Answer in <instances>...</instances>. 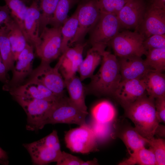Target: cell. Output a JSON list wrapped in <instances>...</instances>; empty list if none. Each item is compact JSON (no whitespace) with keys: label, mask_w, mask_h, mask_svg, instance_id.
Wrapping results in <instances>:
<instances>
[{"label":"cell","mask_w":165,"mask_h":165,"mask_svg":"<svg viewBox=\"0 0 165 165\" xmlns=\"http://www.w3.org/2000/svg\"><path fill=\"white\" fill-rule=\"evenodd\" d=\"M147 94L122 107L125 116L134 124L136 131L150 140L154 138L160 122L156 116L155 99Z\"/></svg>","instance_id":"obj_1"},{"label":"cell","mask_w":165,"mask_h":165,"mask_svg":"<svg viewBox=\"0 0 165 165\" xmlns=\"http://www.w3.org/2000/svg\"><path fill=\"white\" fill-rule=\"evenodd\" d=\"M98 72L90 78L87 88L97 95L113 97L121 81L117 57L114 54L105 51Z\"/></svg>","instance_id":"obj_2"},{"label":"cell","mask_w":165,"mask_h":165,"mask_svg":"<svg viewBox=\"0 0 165 165\" xmlns=\"http://www.w3.org/2000/svg\"><path fill=\"white\" fill-rule=\"evenodd\" d=\"M121 28L116 15L101 12L98 21L89 32V42L91 47L103 54Z\"/></svg>","instance_id":"obj_3"},{"label":"cell","mask_w":165,"mask_h":165,"mask_svg":"<svg viewBox=\"0 0 165 165\" xmlns=\"http://www.w3.org/2000/svg\"><path fill=\"white\" fill-rule=\"evenodd\" d=\"M87 112L81 111L64 96L54 101L48 112L43 126L48 124H73L80 126L86 124Z\"/></svg>","instance_id":"obj_4"},{"label":"cell","mask_w":165,"mask_h":165,"mask_svg":"<svg viewBox=\"0 0 165 165\" xmlns=\"http://www.w3.org/2000/svg\"><path fill=\"white\" fill-rule=\"evenodd\" d=\"M144 36L138 31L126 30L119 32L110 42V45L117 57H142L147 51L144 48Z\"/></svg>","instance_id":"obj_5"},{"label":"cell","mask_w":165,"mask_h":165,"mask_svg":"<svg viewBox=\"0 0 165 165\" xmlns=\"http://www.w3.org/2000/svg\"><path fill=\"white\" fill-rule=\"evenodd\" d=\"M13 97L27 114V129L36 131L42 129L44 123L54 101L19 96Z\"/></svg>","instance_id":"obj_6"},{"label":"cell","mask_w":165,"mask_h":165,"mask_svg":"<svg viewBox=\"0 0 165 165\" xmlns=\"http://www.w3.org/2000/svg\"><path fill=\"white\" fill-rule=\"evenodd\" d=\"M79 2L78 28L74 37L69 42L71 45L83 42L86 34L97 22L101 12L97 0H80Z\"/></svg>","instance_id":"obj_7"},{"label":"cell","mask_w":165,"mask_h":165,"mask_svg":"<svg viewBox=\"0 0 165 165\" xmlns=\"http://www.w3.org/2000/svg\"><path fill=\"white\" fill-rule=\"evenodd\" d=\"M61 63L59 59L53 68L50 66V63L41 61L39 65L33 70L29 79L42 84L57 97L63 96L65 85L64 80L59 72Z\"/></svg>","instance_id":"obj_8"},{"label":"cell","mask_w":165,"mask_h":165,"mask_svg":"<svg viewBox=\"0 0 165 165\" xmlns=\"http://www.w3.org/2000/svg\"><path fill=\"white\" fill-rule=\"evenodd\" d=\"M64 139L67 147L73 152L86 154L97 150L95 136L86 123L68 131Z\"/></svg>","instance_id":"obj_9"},{"label":"cell","mask_w":165,"mask_h":165,"mask_svg":"<svg viewBox=\"0 0 165 165\" xmlns=\"http://www.w3.org/2000/svg\"><path fill=\"white\" fill-rule=\"evenodd\" d=\"M61 27H46L40 33L41 42L35 49L41 61L50 63L61 54Z\"/></svg>","instance_id":"obj_10"},{"label":"cell","mask_w":165,"mask_h":165,"mask_svg":"<svg viewBox=\"0 0 165 165\" xmlns=\"http://www.w3.org/2000/svg\"><path fill=\"white\" fill-rule=\"evenodd\" d=\"M34 57L33 46L28 43L20 54L16 64L12 70V79L5 83L3 90L8 91L20 85L33 71L32 64Z\"/></svg>","instance_id":"obj_11"},{"label":"cell","mask_w":165,"mask_h":165,"mask_svg":"<svg viewBox=\"0 0 165 165\" xmlns=\"http://www.w3.org/2000/svg\"><path fill=\"white\" fill-rule=\"evenodd\" d=\"M147 5L145 0H128L117 15L121 28L137 30L144 18Z\"/></svg>","instance_id":"obj_12"},{"label":"cell","mask_w":165,"mask_h":165,"mask_svg":"<svg viewBox=\"0 0 165 165\" xmlns=\"http://www.w3.org/2000/svg\"><path fill=\"white\" fill-rule=\"evenodd\" d=\"M147 3L144 18L137 30L145 39L153 35L165 34V9Z\"/></svg>","instance_id":"obj_13"},{"label":"cell","mask_w":165,"mask_h":165,"mask_svg":"<svg viewBox=\"0 0 165 165\" xmlns=\"http://www.w3.org/2000/svg\"><path fill=\"white\" fill-rule=\"evenodd\" d=\"M121 81L142 79L152 70L141 57L131 56L117 57Z\"/></svg>","instance_id":"obj_14"},{"label":"cell","mask_w":165,"mask_h":165,"mask_svg":"<svg viewBox=\"0 0 165 165\" xmlns=\"http://www.w3.org/2000/svg\"><path fill=\"white\" fill-rule=\"evenodd\" d=\"M143 79L122 80L113 97L122 106L131 103L146 93Z\"/></svg>","instance_id":"obj_15"},{"label":"cell","mask_w":165,"mask_h":165,"mask_svg":"<svg viewBox=\"0 0 165 165\" xmlns=\"http://www.w3.org/2000/svg\"><path fill=\"white\" fill-rule=\"evenodd\" d=\"M38 2L33 0L28 7L24 20L25 37L28 42L35 49L41 42L39 31L41 13Z\"/></svg>","instance_id":"obj_16"},{"label":"cell","mask_w":165,"mask_h":165,"mask_svg":"<svg viewBox=\"0 0 165 165\" xmlns=\"http://www.w3.org/2000/svg\"><path fill=\"white\" fill-rule=\"evenodd\" d=\"M8 91L13 96L45 100L54 101L59 97L40 83L29 79L24 84L20 85Z\"/></svg>","instance_id":"obj_17"},{"label":"cell","mask_w":165,"mask_h":165,"mask_svg":"<svg viewBox=\"0 0 165 165\" xmlns=\"http://www.w3.org/2000/svg\"><path fill=\"white\" fill-rule=\"evenodd\" d=\"M86 42L75 44L73 47L68 46L61 54L59 58L61 63V70L69 75H75L83 60V53Z\"/></svg>","instance_id":"obj_18"},{"label":"cell","mask_w":165,"mask_h":165,"mask_svg":"<svg viewBox=\"0 0 165 165\" xmlns=\"http://www.w3.org/2000/svg\"><path fill=\"white\" fill-rule=\"evenodd\" d=\"M23 145L30 154L33 164L35 165H46L57 162L62 154V151L46 146L39 140Z\"/></svg>","instance_id":"obj_19"},{"label":"cell","mask_w":165,"mask_h":165,"mask_svg":"<svg viewBox=\"0 0 165 165\" xmlns=\"http://www.w3.org/2000/svg\"><path fill=\"white\" fill-rule=\"evenodd\" d=\"M64 80L70 101L81 111L87 112L85 101V88L79 77L75 75Z\"/></svg>","instance_id":"obj_20"},{"label":"cell","mask_w":165,"mask_h":165,"mask_svg":"<svg viewBox=\"0 0 165 165\" xmlns=\"http://www.w3.org/2000/svg\"><path fill=\"white\" fill-rule=\"evenodd\" d=\"M4 25L7 29L8 38L16 61L28 42L21 29L11 16Z\"/></svg>","instance_id":"obj_21"},{"label":"cell","mask_w":165,"mask_h":165,"mask_svg":"<svg viewBox=\"0 0 165 165\" xmlns=\"http://www.w3.org/2000/svg\"><path fill=\"white\" fill-rule=\"evenodd\" d=\"M148 96L155 99L165 96V75L152 70L143 78Z\"/></svg>","instance_id":"obj_22"},{"label":"cell","mask_w":165,"mask_h":165,"mask_svg":"<svg viewBox=\"0 0 165 165\" xmlns=\"http://www.w3.org/2000/svg\"><path fill=\"white\" fill-rule=\"evenodd\" d=\"M103 54L92 47L88 50L78 71L82 81L94 75L95 70L101 63Z\"/></svg>","instance_id":"obj_23"},{"label":"cell","mask_w":165,"mask_h":165,"mask_svg":"<svg viewBox=\"0 0 165 165\" xmlns=\"http://www.w3.org/2000/svg\"><path fill=\"white\" fill-rule=\"evenodd\" d=\"M0 55L7 72L12 70L15 60L8 38L7 29L4 25L0 27Z\"/></svg>","instance_id":"obj_24"},{"label":"cell","mask_w":165,"mask_h":165,"mask_svg":"<svg viewBox=\"0 0 165 165\" xmlns=\"http://www.w3.org/2000/svg\"><path fill=\"white\" fill-rule=\"evenodd\" d=\"M129 157L119 163L121 165H156L155 156L151 147L148 149L143 147L130 152Z\"/></svg>","instance_id":"obj_25"},{"label":"cell","mask_w":165,"mask_h":165,"mask_svg":"<svg viewBox=\"0 0 165 165\" xmlns=\"http://www.w3.org/2000/svg\"><path fill=\"white\" fill-rule=\"evenodd\" d=\"M94 120L104 123H110L115 119L116 111L113 105L108 101H102L95 105L91 111Z\"/></svg>","instance_id":"obj_26"},{"label":"cell","mask_w":165,"mask_h":165,"mask_svg":"<svg viewBox=\"0 0 165 165\" xmlns=\"http://www.w3.org/2000/svg\"><path fill=\"white\" fill-rule=\"evenodd\" d=\"M120 138L128 149L133 152L145 147L149 143V140L143 137L134 128H128L122 132Z\"/></svg>","instance_id":"obj_27"},{"label":"cell","mask_w":165,"mask_h":165,"mask_svg":"<svg viewBox=\"0 0 165 165\" xmlns=\"http://www.w3.org/2000/svg\"><path fill=\"white\" fill-rule=\"evenodd\" d=\"M78 9L64 22L61 29L62 35L61 50L62 53L68 46V44L75 35L78 26Z\"/></svg>","instance_id":"obj_28"},{"label":"cell","mask_w":165,"mask_h":165,"mask_svg":"<svg viewBox=\"0 0 165 165\" xmlns=\"http://www.w3.org/2000/svg\"><path fill=\"white\" fill-rule=\"evenodd\" d=\"M79 1V0H59L49 24L53 27H62L68 18L70 9L74 4Z\"/></svg>","instance_id":"obj_29"},{"label":"cell","mask_w":165,"mask_h":165,"mask_svg":"<svg viewBox=\"0 0 165 165\" xmlns=\"http://www.w3.org/2000/svg\"><path fill=\"white\" fill-rule=\"evenodd\" d=\"M4 1L6 4L10 9L11 17L18 24L25 37L24 20L28 7L22 0Z\"/></svg>","instance_id":"obj_30"},{"label":"cell","mask_w":165,"mask_h":165,"mask_svg":"<svg viewBox=\"0 0 165 165\" xmlns=\"http://www.w3.org/2000/svg\"><path fill=\"white\" fill-rule=\"evenodd\" d=\"M144 61L152 69L162 72L165 69V48L147 51Z\"/></svg>","instance_id":"obj_31"},{"label":"cell","mask_w":165,"mask_h":165,"mask_svg":"<svg viewBox=\"0 0 165 165\" xmlns=\"http://www.w3.org/2000/svg\"><path fill=\"white\" fill-rule=\"evenodd\" d=\"M40 1L39 8L42 11L39 22V34L52 18L59 0H37Z\"/></svg>","instance_id":"obj_32"},{"label":"cell","mask_w":165,"mask_h":165,"mask_svg":"<svg viewBox=\"0 0 165 165\" xmlns=\"http://www.w3.org/2000/svg\"><path fill=\"white\" fill-rule=\"evenodd\" d=\"M101 12L117 15L128 0H97Z\"/></svg>","instance_id":"obj_33"},{"label":"cell","mask_w":165,"mask_h":165,"mask_svg":"<svg viewBox=\"0 0 165 165\" xmlns=\"http://www.w3.org/2000/svg\"><path fill=\"white\" fill-rule=\"evenodd\" d=\"M148 145L152 149L157 165L165 164V142L162 138H155L149 140Z\"/></svg>","instance_id":"obj_34"},{"label":"cell","mask_w":165,"mask_h":165,"mask_svg":"<svg viewBox=\"0 0 165 165\" xmlns=\"http://www.w3.org/2000/svg\"><path fill=\"white\" fill-rule=\"evenodd\" d=\"M143 44L147 51L153 49L165 48V34L152 35L145 38Z\"/></svg>","instance_id":"obj_35"},{"label":"cell","mask_w":165,"mask_h":165,"mask_svg":"<svg viewBox=\"0 0 165 165\" xmlns=\"http://www.w3.org/2000/svg\"><path fill=\"white\" fill-rule=\"evenodd\" d=\"M110 123H104L94 120L89 125L94 132L97 140H102L107 138L110 133Z\"/></svg>","instance_id":"obj_36"},{"label":"cell","mask_w":165,"mask_h":165,"mask_svg":"<svg viewBox=\"0 0 165 165\" xmlns=\"http://www.w3.org/2000/svg\"><path fill=\"white\" fill-rule=\"evenodd\" d=\"M39 141L46 146L52 148L58 151H61L57 133L56 130H53L50 134Z\"/></svg>","instance_id":"obj_37"},{"label":"cell","mask_w":165,"mask_h":165,"mask_svg":"<svg viewBox=\"0 0 165 165\" xmlns=\"http://www.w3.org/2000/svg\"><path fill=\"white\" fill-rule=\"evenodd\" d=\"M83 161L78 157L64 151L58 161L56 162L57 165H82Z\"/></svg>","instance_id":"obj_38"},{"label":"cell","mask_w":165,"mask_h":165,"mask_svg":"<svg viewBox=\"0 0 165 165\" xmlns=\"http://www.w3.org/2000/svg\"><path fill=\"white\" fill-rule=\"evenodd\" d=\"M155 105L156 116L159 122L165 123V96L155 99Z\"/></svg>","instance_id":"obj_39"},{"label":"cell","mask_w":165,"mask_h":165,"mask_svg":"<svg viewBox=\"0 0 165 165\" xmlns=\"http://www.w3.org/2000/svg\"><path fill=\"white\" fill-rule=\"evenodd\" d=\"M11 17L10 11L6 4L0 6V27Z\"/></svg>","instance_id":"obj_40"},{"label":"cell","mask_w":165,"mask_h":165,"mask_svg":"<svg viewBox=\"0 0 165 165\" xmlns=\"http://www.w3.org/2000/svg\"><path fill=\"white\" fill-rule=\"evenodd\" d=\"M7 72L0 55V81L5 83L9 81L7 78Z\"/></svg>","instance_id":"obj_41"},{"label":"cell","mask_w":165,"mask_h":165,"mask_svg":"<svg viewBox=\"0 0 165 165\" xmlns=\"http://www.w3.org/2000/svg\"><path fill=\"white\" fill-rule=\"evenodd\" d=\"M148 3L154 6L165 9V0H148Z\"/></svg>","instance_id":"obj_42"},{"label":"cell","mask_w":165,"mask_h":165,"mask_svg":"<svg viewBox=\"0 0 165 165\" xmlns=\"http://www.w3.org/2000/svg\"><path fill=\"white\" fill-rule=\"evenodd\" d=\"M8 156L6 151L0 147V163L3 164H8Z\"/></svg>","instance_id":"obj_43"},{"label":"cell","mask_w":165,"mask_h":165,"mask_svg":"<svg viewBox=\"0 0 165 165\" xmlns=\"http://www.w3.org/2000/svg\"><path fill=\"white\" fill-rule=\"evenodd\" d=\"M98 164L97 160L96 159H94L93 160L87 161H83L82 165H94Z\"/></svg>","instance_id":"obj_44"},{"label":"cell","mask_w":165,"mask_h":165,"mask_svg":"<svg viewBox=\"0 0 165 165\" xmlns=\"http://www.w3.org/2000/svg\"><path fill=\"white\" fill-rule=\"evenodd\" d=\"M24 2H27V1H29L30 0H22ZM33 0H32V1Z\"/></svg>","instance_id":"obj_45"},{"label":"cell","mask_w":165,"mask_h":165,"mask_svg":"<svg viewBox=\"0 0 165 165\" xmlns=\"http://www.w3.org/2000/svg\"><path fill=\"white\" fill-rule=\"evenodd\" d=\"M79 0V1L80 0Z\"/></svg>","instance_id":"obj_46"}]
</instances>
